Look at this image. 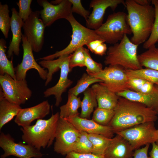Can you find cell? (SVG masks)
<instances>
[{"label": "cell", "mask_w": 158, "mask_h": 158, "mask_svg": "<svg viewBox=\"0 0 158 158\" xmlns=\"http://www.w3.org/2000/svg\"><path fill=\"white\" fill-rule=\"evenodd\" d=\"M114 116L108 126L114 133L135 126L155 121L158 114L141 103L119 97Z\"/></svg>", "instance_id": "obj_1"}, {"label": "cell", "mask_w": 158, "mask_h": 158, "mask_svg": "<svg viewBox=\"0 0 158 158\" xmlns=\"http://www.w3.org/2000/svg\"><path fill=\"white\" fill-rule=\"evenodd\" d=\"M125 6L128 12L127 19L133 34L131 41L139 45L149 37L155 17L154 7L149 5L142 6L134 0H126Z\"/></svg>", "instance_id": "obj_2"}, {"label": "cell", "mask_w": 158, "mask_h": 158, "mask_svg": "<svg viewBox=\"0 0 158 158\" xmlns=\"http://www.w3.org/2000/svg\"><path fill=\"white\" fill-rule=\"evenodd\" d=\"M59 118L57 112L47 119H38L35 125L21 127L23 141L40 150L41 148L49 147L55 139Z\"/></svg>", "instance_id": "obj_3"}, {"label": "cell", "mask_w": 158, "mask_h": 158, "mask_svg": "<svg viewBox=\"0 0 158 158\" xmlns=\"http://www.w3.org/2000/svg\"><path fill=\"white\" fill-rule=\"evenodd\" d=\"M138 45L132 43L126 35L119 43L108 48L104 63L118 65L126 70H138L142 68L138 59Z\"/></svg>", "instance_id": "obj_4"}, {"label": "cell", "mask_w": 158, "mask_h": 158, "mask_svg": "<svg viewBox=\"0 0 158 158\" xmlns=\"http://www.w3.org/2000/svg\"><path fill=\"white\" fill-rule=\"evenodd\" d=\"M66 20L71 24L72 32L71 39L68 45L62 50L40 58L39 60H53L62 56L69 55L77 49L86 45L93 40L97 39L102 40L97 34L95 30L85 27L78 22L73 16V13Z\"/></svg>", "instance_id": "obj_5"}, {"label": "cell", "mask_w": 158, "mask_h": 158, "mask_svg": "<svg viewBox=\"0 0 158 158\" xmlns=\"http://www.w3.org/2000/svg\"><path fill=\"white\" fill-rule=\"evenodd\" d=\"M95 30L105 42L113 44L121 41L125 35L132 34L128 22L127 14L121 11L109 15L106 22Z\"/></svg>", "instance_id": "obj_6"}, {"label": "cell", "mask_w": 158, "mask_h": 158, "mask_svg": "<svg viewBox=\"0 0 158 158\" xmlns=\"http://www.w3.org/2000/svg\"><path fill=\"white\" fill-rule=\"evenodd\" d=\"M154 122L140 124L117 133L127 140L134 150L148 144L156 142L158 138L157 130Z\"/></svg>", "instance_id": "obj_7"}, {"label": "cell", "mask_w": 158, "mask_h": 158, "mask_svg": "<svg viewBox=\"0 0 158 158\" xmlns=\"http://www.w3.org/2000/svg\"><path fill=\"white\" fill-rule=\"evenodd\" d=\"M0 85L4 97L11 103L20 105L32 96V91L28 87L26 79H14L5 74L0 75Z\"/></svg>", "instance_id": "obj_8"}, {"label": "cell", "mask_w": 158, "mask_h": 158, "mask_svg": "<svg viewBox=\"0 0 158 158\" xmlns=\"http://www.w3.org/2000/svg\"><path fill=\"white\" fill-rule=\"evenodd\" d=\"M90 75L102 80L103 82L99 83L116 94L131 90L126 69L120 66L109 65L101 71Z\"/></svg>", "instance_id": "obj_9"}, {"label": "cell", "mask_w": 158, "mask_h": 158, "mask_svg": "<svg viewBox=\"0 0 158 158\" xmlns=\"http://www.w3.org/2000/svg\"><path fill=\"white\" fill-rule=\"evenodd\" d=\"M80 131L65 119L59 117L56 129L54 150L62 155L72 151Z\"/></svg>", "instance_id": "obj_10"}, {"label": "cell", "mask_w": 158, "mask_h": 158, "mask_svg": "<svg viewBox=\"0 0 158 158\" xmlns=\"http://www.w3.org/2000/svg\"><path fill=\"white\" fill-rule=\"evenodd\" d=\"M0 147L4 152L1 158L13 156L19 158H41L43 154L40 150L28 144L16 143L8 133L1 132L0 135Z\"/></svg>", "instance_id": "obj_11"}, {"label": "cell", "mask_w": 158, "mask_h": 158, "mask_svg": "<svg viewBox=\"0 0 158 158\" xmlns=\"http://www.w3.org/2000/svg\"><path fill=\"white\" fill-rule=\"evenodd\" d=\"M40 11H32L25 22L23 27L24 34L33 51L38 53L42 50L44 43L45 25L40 18Z\"/></svg>", "instance_id": "obj_12"}, {"label": "cell", "mask_w": 158, "mask_h": 158, "mask_svg": "<svg viewBox=\"0 0 158 158\" xmlns=\"http://www.w3.org/2000/svg\"><path fill=\"white\" fill-rule=\"evenodd\" d=\"M22 41L23 51V58L21 62L15 68L16 79H25L27 71L31 69H34L37 71L42 79L46 80L48 71L41 66L36 61L31 46L24 34L22 35Z\"/></svg>", "instance_id": "obj_13"}, {"label": "cell", "mask_w": 158, "mask_h": 158, "mask_svg": "<svg viewBox=\"0 0 158 158\" xmlns=\"http://www.w3.org/2000/svg\"><path fill=\"white\" fill-rule=\"evenodd\" d=\"M38 4L43 8L40 11V17L46 27L49 26L56 20H66L72 13V4L69 0H61L57 5H54L47 0H38Z\"/></svg>", "instance_id": "obj_14"}, {"label": "cell", "mask_w": 158, "mask_h": 158, "mask_svg": "<svg viewBox=\"0 0 158 158\" xmlns=\"http://www.w3.org/2000/svg\"><path fill=\"white\" fill-rule=\"evenodd\" d=\"M70 54L65 55L58 58V66L60 69L59 79L54 86L46 89L43 92L46 97L54 95L56 99L55 105L59 106L62 100V95L73 83V81L68 78L69 73L71 72L69 67V60Z\"/></svg>", "instance_id": "obj_15"}, {"label": "cell", "mask_w": 158, "mask_h": 158, "mask_svg": "<svg viewBox=\"0 0 158 158\" xmlns=\"http://www.w3.org/2000/svg\"><path fill=\"white\" fill-rule=\"evenodd\" d=\"M120 4L125 6L123 0H93L90 4L92 11L86 20V27L94 30L98 29L102 24L104 16L106 9L110 8L114 11Z\"/></svg>", "instance_id": "obj_16"}, {"label": "cell", "mask_w": 158, "mask_h": 158, "mask_svg": "<svg viewBox=\"0 0 158 158\" xmlns=\"http://www.w3.org/2000/svg\"><path fill=\"white\" fill-rule=\"evenodd\" d=\"M51 106L48 100H45L34 106L21 109L16 117L14 122L22 127L30 126L36 119H42L48 115Z\"/></svg>", "instance_id": "obj_17"}, {"label": "cell", "mask_w": 158, "mask_h": 158, "mask_svg": "<svg viewBox=\"0 0 158 158\" xmlns=\"http://www.w3.org/2000/svg\"><path fill=\"white\" fill-rule=\"evenodd\" d=\"M65 119L71 123L79 131H84L88 134H101L110 138H113L114 133L109 126L100 125L92 119L82 118L79 115Z\"/></svg>", "instance_id": "obj_18"}, {"label": "cell", "mask_w": 158, "mask_h": 158, "mask_svg": "<svg viewBox=\"0 0 158 158\" xmlns=\"http://www.w3.org/2000/svg\"><path fill=\"white\" fill-rule=\"evenodd\" d=\"M134 150L128 141L120 135L111 138L105 151L104 158H133Z\"/></svg>", "instance_id": "obj_19"}, {"label": "cell", "mask_w": 158, "mask_h": 158, "mask_svg": "<svg viewBox=\"0 0 158 158\" xmlns=\"http://www.w3.org/2000/svg\"><path fill=\"white\" fill-rule=\"evenodd\" d=\"M11 11L10 27L12 37L7 52L8 58L11 57L13 54L17 56L19 55V47L22 41L23 35L21 29L24 24L23 20L19 16L16 9L13 8Z\"/></svg>", "instance_id": "obj_20"}, {"label": "cell", "mask_w": 158, "mask_h": 158, "mask_svg": "<svg viewBox=\"0 0 158 158\" xmlns=\"http://www.w3.org/2000/svg\"><path fill=\"white\" fill-rule=\"evenodd\" d=\"M91 88L96 96L98 107L114 109L118 104L119 97L99 83L93 85Z\"/></svg>", "instance_id": "obj_21"}, {"label": "cell", "mask_w": 158, "mask_h": 158, "mask_svg": "<svg viewBox=\"0 0 158 158\" xmlns=\"http://www.w3.org/2000/svg\"><path fill=\"white\" fill-rule=\"evenodd\" d=\"M116 94L119 97L142 104L158 114V91L150 94H143L128 90Z\"/></svg>", "instance_id": "obj_22"}, {"label": "cell", "mask_w": 158, "mask_h": 158, "mask_svg": "<svg viewBox=\"0 0 158 158\" xmlns=\"http://www.w3.org/2000/svg\"><path fill=\"white\" fill-rule=\"evenodd\" d=\"M20 105L11 103L4 97L0 88V130L4 125L16 116L21 109Z\"/></svg>", "instance_id": "obj_23"}, {"label": "cell", "mask_w": 158, "mask_h": 158, "mask_svg": "<svg viewBox=\"0 0 158 158\" xmlns=\"http://www.w3.org/2000/svg\"><path fill=\"white\" fill-rule=\"evenodd\" d=\"M81 101L80 97L68 93L66 103L60 108L59 117L66 119L76 115H79L78 110L81 107Z\"/></svg>", "instance_id": "obj_24"}, {"label": "cell", "mask_w": 158, "mask_h": 158, "mask_svg": "<svg viewBox=\"0 0 158 158\" xmlns=\"http://www.w3.org/2000/svg\"><path fill=\"white\" fill-rule=\"evenodd\" d=\"M83 94L79 116L89 119L94 108L98 107L97 102L95 94L91 87L88 88L83 92Z\"/></svg>", "instance_id": "obj_25"}, {"label": "cell", "mask_w": 158, "mask_h": 158, "mask_svg": "<svg viewBox=\"0 0 158 158\" xmlns=\"http://www.w3.org/2000/svg\"><path fill=\"white\" fill-rule=\"evenodd\" d=\"M138 59L142 67L158 71V48L155 45L138 55Z\"/></svg>", "instance_id": "obj_26"}, {"label": "cell", "mask_w": 158, "mask_h": 158, "mask_svg": "<svg viewBox=\"0 0 158 158\" xmlns=\"http://www.w3.org/2000/svg\"><path fill=\"white\" fill-rule=\"evenodd\" d=\"M6 42L3 38L0 40V75L5 74L16 79L15 68L12 62L8 59L5 54Z\"/></svg>", "instance_id": "obj_27"}, {"label": "cell", "mask_w": 158, "mask_h": 158, "mask_svg": "<svg viewBox=\"0 0 158 158\" xmlns=\"http://www.w3.org/2000/svg\"><path fill=\"white\" fill-rule=\"evenodd\" d=\"M128 78L129 85L132 90L143 94H150L158 91V86L145 79L137 78Z\"/></svg>", "instance_id": "obj_28"}, {"label": "cell", "mask_w": 158, "mask_h": 158, "mask_svg": "<svg viewBox=\"0 0 158 158\" xmlns=\"http://www.w3.org/2000/svg\"><path fill=\"white\" fill-rule=\"evenodd\" d=\"M88 137L92 145V153L104 155L111 142V138L97 134H88Z\"/></svg>", "instance_id": "obj_29"}, {"label": "cell", "mask_w": 158, "mask_h": 158, "mask_svg": "<svg viewBox=\"0 0 158 158\" xmlns=\"http://www.w3.org/2000/svg\"><path fill=\"white\" fill-rule=\"evenodd\" d=\"M102 82V80L85 73L78 80L75 86L69 90L68 93L77 96L85 92L91 84Z\"/></svg>", "instance_id": "obj_30"}, {"label": "cell", "mask_w": 158, "mask_h": 158, "mask_svg": "<svg viewBox=\"0 0 158 158\" xmlns=\"http://www.w3.org/2000/svg\"><path fill=\"white\" fill-rule=\"evenodd\" d=\"M128 77L145 79L158 86V71L152 69L142 68L138 70L126 69Z\"/></svg>", "instance_id": "obj_31"}, {"label": "cell", "mask_w": 158, "mask_h": 158, "mask_svg": "<svg viewBox=\"0 0 158 158\" xmlns=\"http://www.w3.org/2000/svg\"><path fill=\"white\" fill-rule=\"evenodd\" d=\"M77 140L74 144L72 151L80 153H92L93 147L88 137V133L84 131H79Z\"/></svg>", "instance_id": "obj_32"}, {"label": "cell", "mask_w": 158, "mask_h": 158, "mask_svg": "<svg viewBox=\"0 0 158 158\" xmlns=\"http://www.w3.org/2000/svg\"><path fill=\"white\" fill-rule=\"evenodd\" d=\"M114 114V109H107L97 107L94 112L92 120L100 125L108 126Z\"/></svg>", "instance_id": "obj_33"}, {"label": "cell", "mask_w": 158, "mask_h": 158, "mask_svg": "<svg viewBox=\"0 0 158 158\" xmlns=\"http://www.w3.org/2000/svg\"><path fill=\"white\" fill-rule=\"evenodd\" d=\"M151 3L154 6L155 17L150 35L143 44V48L146 49L155 45L156 43L158 42V0H151Z\"/></svg>", "instance_id": "obj_34"}, {"label": "cell", "mask_w": 158, "mask_h": 158, "mask_svg": "<svg viewBox=\"0 0 158 158\" xmlns=\"http://www.w3.org/2000/svg\"><path fill=\"white\" fill-rule=\"evenodd\" d=\"M9 10L8 5L2 4L0 3V29L5 38L8 37L11 28V17L9 15Z\"/></svg>", "instance_id": "obj_35"}, {"label": "cell", "mask_w": 158, "mask_h": 158, "mask_svg": "<svg viewBox=\"0 0 158 158\" xmlns=\"http://www.w3.org/2000/svg\"><path fill=\"white\" fill-rule=\"evenodd\" d=\"M84 48L83 47H80L70 54L69 64L71 71L74 67L85 66Z\"/></svg>", "instance_id": "obj_36"}, {"label": "cell", "mask_w": 158, "mask_h": 158, "mask_svg": "<svg viewBox=\"0 0 158 158\" xmlns=\"http://www.w3.org/2000/svg\"><path fill=\"white\" fill-rule=\"evenodd\" d=\"M84 51L85 66L86 67L87 73L90 75L97 73L102 71L103 69L102 64L95 61L92 59L88 49L85 48Z\"/></svg>", "instance_id": "obj_37"}, {"label": "cell", "mask_w": 158, "mask_h": 158, "mask_svg": "<svg viewBox=\"0 0 158 158\" xmlns=\"http://www.w3.org/2000/svg\"><path fill=\"white\" fill-rule=\"evenodd\" d=\"M104 42L103 40L97 39L90 42L86 45L92 53L103 56L105 54L107 49V45Z\"/></svg>", "instance_id": "obj_38"}, {"label": "cell", "mask_w": 158, "mask_h": 158, "mask_svg": "<svg viewBox=\"0 0 158 158\" xmlns=\"http://www.w3.org/2000/svg\"><path fill=\"white\" fill-rule=\"evenodd\" d=\"M32 1V0H19L17 3L19 9V16L23 20V22L25 21L29 18L32 11L30 8Z\"/></svg>", "instance_id": "obj_39"}, {"label": "cell", "mask_w": 158, "mask_h": 158, "mask_svg": "<svg viewBox=\"0 0 158 158\" xmlns=\"http://www.w3.org/2000/svg\"><path fill=\"white\" fill-rule=\"evenodd\" d=\"M71 3V12L78 14L86 20L90 14V11L83 6L80 0H69Z\"/></svg>", "instance_id": "obj_40"}, {"label": "cell", "mask_w": 158, "mask_h": 158, "mask_svg": "<svg viewBox=\"0 0 158 158\" xmlns=\"http://www.w3.org/2000/svg\"><path fill=\"white\" fill-rule=\"evenodd\" d=\"M66 158H104L103 155H97L92 153H80L72 151L68 154Z\"/></svg>", "instance_id": "obj_41"}, {"label": "cell", "mask_w": 158, "mask_h": 158, "mask_svg": "<svg viewBox=\"0 0 158 158\" xmlns=\"http://www.w3.org/2000/svg\"><path fill=\"white\" fill-rule=\"evenodd\" d=\"M150 144H148L142 148L134 150V158H151L148 155V152Z\"/></svg>", "instance_id": "obj_42"}, {"label": "cell", "mask_w": 158, "mask_h": 158, "mask_svg": "<svg viewBox=\"0 0 158 158\" xmlns=\"http://www.w3.org/2000/svg\"><path fill=\"white\" fill-rule=\"evenodd\" d=\"M152 149L149 153L151 158H158V145L156 142L152 144Z\"/></svg>", "instance_id": "obj_43"}, {"label": "cell", "mask_w": 158, "mask_h": 158, "mask_svg": "<svg viewBox=\"0 0 158 158\" xmlns=\"http://www.w3.org/2000/svg\"><path fill=\"white\" fill-rule=\"evenodd\" d=\"M138 4L142 6H146L150 5L151 0H134Z\"/></svg>", "instance_id": "obj_44"}, {"label": "cell", "mask_w": 158, "mask_h": 158, "mask_svg": "<svg viewBox=\"0 0 158 158\" xmlns=\"http://www.w3.org/2000/svg\"><path fill=\"white\" fill-rule=\"evenodd\" d=\"M157 131H158V129H157ZM156 143L157 144V145H158V139H157V140L156 142Z\"/></svg>", "instance_id": "obj_45"}]
</instances>
